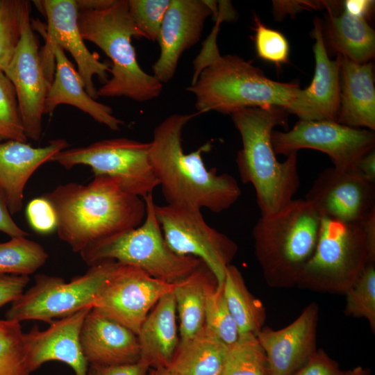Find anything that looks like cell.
Here are the masks:
<instances>
[{
    "instance_id": "cell-1",
    "label": "cell",
    "mask_w": 375,
    "mask_h": 375,
    "mask_svg": "<svg viewBox=\"0 0 375 375\" xmlns=\"http://www.w3.org/2000/svg\"><path fill=\"white\" fill-rule=\"evenodd\" d=\"M195 115L172 114L156 126L150 142V162L167 203L221 212L238 200L241 189L233 176L206 167L201 153L210 149V142L195 151H184L183 131Z\"/></svg>"
},
{
    "instance_id": "cell-2",
    "label": "cell",
    "mask_w": 375,
    "mask_h": 375,
    "mask_svg": "<svg viewBox=\"0 0 375 375\" xmlns=\"http://www.w3.org/2000/svg\"><path fill=\"white\" fill-rule=\"evenodd\" d=\"M43 197L55 210L59 238L75 253L139 226L146 216L144 199L125 192L115 178L106 176H95L88 185H60Z\"/></svg>"
},
{
    "instance_id": "cell-3",
    "label": "cell",
    "mask_w": 375,
    "mask_h": 375,
    "mask_svg": "<svg viewBox=\"0 0 375 375\" xmlns=\"http://www.w3.org/2000/svg\"><path fill=\"white\" fill-rule=\"evenodd\" d=\"M288 112L283 108H246L231 114L242 147L236 156L240 177L253 185L260 216L272 215L289 203L300 185L297 153L279 162L272 134L276 126H286Z\"/></svg>"
},
{
    "instance_id": "cell-4",
    "label": "cell",
    "mask_w": 375,
    "mask_h": 375,
    "mask_svg": "<svg viewBox=\"0 0 375 375\" xmlns=\"http://www.w3.org/2000/svg\"><path fill=\"white\" fill-rule=\"evenodd\" d=\"M299 89L294 82L267 78L260 68L238 56H221L215 45L198 56L187 90L195 97L197 114L215 111L231 115L246 108L286 110Z\"/></svg>"
},
{
    "instance_id": "cell-5",
    "label": "cell",
    "mask_w": 375,
    "mask_h": 375,
    "mask_svg": "<svg viewBox=\"0 0 375 375\" xmlns=\"http://www.w3.org/2000/svg\"><path fill=\"white\" fill-rule=\"evenodd\" d=\"M78 24L83 40L96 44L112 62L111 77L97 90V97H124L142 103L160 94L163 84L138 62L131 39L144 35L129 14L128 0H114L97 10H78Z\"/></svg>"
},
{
    "instance_id": "cell-6",
    "label": "cell",
    "mask_w": 375,
    "mask_h": 375,
    "mask_svg": "<svg viewBox=\"0 0 375 375\" xmlns=\"http://www.w3.org/2000/svg\"><path fill=\"white\" fill-rule=\"evenodd\" d=\"M322 219L305 199H294L278 211L260 216L252 233L255 254L268 282L297 283L315 252Z\"/></svg>"
},
{
    "instance_id": "cell-7",
    "label": "cell",
    "mask_w": 375,
    "mask_h": 375,
    "mask_svg": "<svg viewBox=\"0 0 375 375\" xmlns=\"http://www.w3.org/2000/svg\"><path fill=\"white\" fill-rule=\"evenodd\" d=\"M146 216L138 227L94 241L79 253L91 266L104 260L139 268L152 277L175 283L190 274L201 260L174 253L167 244L155 214L153 194L144 198Z\"/></svg>"
},
{
    "instance_id": "cell-8",
    "label": "cell",
    "mask_w": 375,
    "mask_h": 375,
    "mask_svg": "<svg viewBox=\"0 0 375 375\" xmlns=\"http://www.w3.org/2000/svg\"><path fill=\"white\" fill-rule=\"evenodd\" d=\"M119 265L114 260L100 262L69 282L59 276L38 274L34 285L12 303L6 319L50 324L84 308H92L97 295Z\"/></svg>"
},
{
    "instance_id": "cell-9",
    "label": "cell",
    "mask_w": 375,
    "mask_h": 375,
    "mask_svg": "<svg viewBox=\"0 0 375 375\" xmlns=\"http://www.w3.org/2000/svg\"><path fill=\"white\" fill-rule=\"evenodd\" d=\"M369 263L361 224L322 218L315 252L297 283L316 290L345 294Z\"/></svg>"
},
{
    "instance_id": "cell-10",
    "label": "cell",
    "mask_w": 375,
    "mask_h": 375,
    "mask_svg": "<svg viewBox=\"0 0 375 375\" xmlns=\"http://www.w3.org/2000/svg\"><path fill=\"white\" fill-rule=\"evenodd\" d=\"M149 149L150 142L112 138L85 147L65 149L51 161L67 169L78 165H87L94 176L113 178L123 190L144 199L158 186L150 162Z\"/></svg>"
},
{
    "instance_id": "cell-11",
    "label": "cell",
    "mask_w": 375,
    "mask_h": 375,
    "mask_svg": "<svg viewBox=\"0 0 375 375\" xmlns=\"http://www.w3.org/2000/svg\"><path fill=\"white\" fill-rule=\"evenodd\" d=\"M155 214L168 247L181 256L201 260L222 287L226 270L237 251L235 242L209 226L201 209L183 204L155 206Z\"/></svg>"
},
{
    "instance_id": "cell-12",
    "label": "cell",
    "mask_w": 375,
    "mask_h": 375,
    "mask_svg": "<svg viewBox=\"0 0 375 375\" xmlns=\"http://www.w3.org/2000/svg\"><path fill=\"white\" fill-rule=\"evenodd\" d=\"M272 142L276 154L288 156L300 149H315L327 154L333 167L350 170L374 149L375 134L336 121L299 119L290 131L274 130Z\"/></svg>"
},
{
    "instance_id": "cell-13",
    "label": "cell",
    "mask_w": 375,
    "mask_h": 375,
    "mask_svg": "<svg viewBox=\"0 0 375 375\" xmlns=\"http://www.w3.org/2000/svg\"><path fill=\"white\" fill-rule=\"evenodd\" d=\"M175 283L152 277L143 270L119 263L92 303V309L138 335L147 316Z\"/></svg>"
},
{
    "instance_id": "cell-14",
    "label": "cell",
    "mask_w": 375,
    "mask_h": 375,
    "mask_svg": "<svg viewBox=\"0 0 375 375\" xmlns=\"http://www.w3.org/2000/svg\"><path fill=\"white\" fill-rule=\"evenodd\" d=\"M40 2L47 20L45 44L40 55L48 81L51 84L53 79L56 67L53 49L58 46L71 53L86 92L93 99H97L93 76H97L104 84L108 80V72H110V65L101 62L85 44L78 24L76 1L42 0Z\"/></svg>"
},
{
    "instance_id": "cell-15",
    "label": "cell",
    "mask_w": 375,
    "mask_h": 375,
    "mask_svg": "<svg viewBox=\"0 0 375 375\" xmlns=\"http://www.w3.org/2000/svg\"><path fill=\"white\" fill-rule=\"evenodd\" d=\"M31 3L24 1L22 12L21 38L4 73L15 90L27 138L38 140L49 88L40 59L38 42L31 23Z\"/></svg>"
},
{
    "instance_id": "cell-16",
    "label": "cell",
    "mask_w": 375,
    "mask_h": 375,
    "mask_svg": "<svg viewBox=\"0 0 375 375\" xmlns=\"http://www.w3.org/2000/svg\"><path fill=\"white\" fill-rule=\"evenodd\" d=\"M322 218L360 224L375 208V183L356 169H324L304 198Z\"/></svg>"
},
{
    "instance_id": "cell-17",
    "label": "cell",
    "mask_w": 375,
    "mask_h": 375,
    "mask_svg": "<svg viewBox=\"0 0 375 375\" xmlns=\"http://www.w3.org/2000/svg\"><path fill=\"white\" fill-rule=\"evenodd\" d=\"M217 3L204 0H170L158 42L160 54L152 66L153 75L166 83L174 77L181 55L201 39L206 19L217 17Z\"/></svg>"
},
{
    "instance_id": "cell-18",
    "label": "cell",
    "mask_w": 375,
    "mask_h": 375,
    "mask_svg": "<svg viewBox=\"0 0 375 375\" xmlns=\"http://www.w3.org/2000/svg\"><path fill=\"white\" fill-rule=\"evenodd\" d=\"M313 23L314 76L308 87L297 91L286 111L297 115L300 120L337 122L340 103L339 61L338 58L331 60L328 57L320 19L315 18Z\"/></svg>"
},
{
    "instance_id": "cell-19",
    "label": "cell",
    "mask_w": 375,
    "mask_h": 375,
    "mask_svg": "<svg viewBox=\"0 0 375 375\" xmlns=\"http://www.w3.org/2000/svg\"><path fill=\"white\" fill-rule=\"evenodd\" d=\"M318 306L309 304L290 325L279 330L262 328L256 334L271 375H292L317 351Z\"/></svg>"
},
{
    "instance_id": "cell-20",
    "label": "cell",
    "mask_w": 375,
    "mask_h": 375,
    "mask_svg": "<svg viewBox=\"0 0 375 375\" xmlns=\"http://www.w3.org/2000/svg\"><path fill=\"white\" fill-rule=\"evenodd\" d=\"M87 307L66 317L51 322L46 330L34 326L25 333L28 365L31 372L49 361H60L70 367L75 375H88L89 364L80 343L83 322L90 310Z\"/></svg>"
},
{
    "instance_id": "cell-21",
    "label": "cell",
    "mask_w": 375,
    "mask_h": 375,
    "mask_svg": "<svg viewBox=\"0 0 375 375\" xmlns=\"http://www.w3.org/2000/svg\"><path fill=\"white\" fill-rule=\"evenodd\" d=\"M79 338L89 365L133 364L140 360L137 335L92 308L83 322Z\"/></svg>"
},
{
    "instance_id": "cell-22",
    "label": "cell",
    "mask_w": 375,
    "mask_h": 375,
    "mask_svg": "<svg viewBox=\"0 0 375 375\" xmlns=\"http://www.w3.org/2000/svg\"><path fill=\"white\" fill-rule=\"evenodd\" d=\"M68 147L65 139L51 140L40 147L17 140L0 142V192L11 215L22 209L24 188L33 174Z\"/></svg>"
},
{
    "instance_id": "cell-23",
    "label": "cell",
    "mask_w": 375,
    "mask_h": 375,
    "mask_svg": "<svg viewBox=\"0 0 375 375\" xmlns=\"http://www.w3.org/2000/svg\"><path fill=\"white\" fill-rule=\"evenodd\" d=\"M53 53L55 72L45 99L44 115H51L58 106L67 104L89 115L110 130L119 131L124 124V121L113 115L110 106L97 101L89 95L82 78L64 50L56 46Z\"/></svg>"
},
{
    "instance_id": "cell-24",
    "label": "cell",
    "mask_w": 375,
    "mask_h": 375,
    "mask_svg": "<svg viewBox=\"0 0 375 375\" xmlns=\"http://www.w3.org/2000/svg\"><path fill=\"white\" fill-rule=\"evenodd\" d=\"M340 72V103L337 122L357 128L375 130L374 67L337 56Z\"/></svg>"
},
{
    "instance_id": "cell-25",
    "label": "cell",
    "mask_w": 375,
    "mask_h": 375,
    "mask_svg": "<svg viewBox=\"0 0 375 375\" xmlns=\"http://www.w3.org/2000/svg\"><path fill=\"white\" fill-rule=\"evenodd\" d=\"M173 291L162 297L149 312L137 335L140 361L150 367H167L180 342Z\"/></svg>"
},
{
    "instance_id": "cell-26",
    "label": "cell",
    "mask_w": 375,
    "mask_h": 375,
    "mask_svg": "<svg viewBox=\"0 0 375 375\" xmlns=\"http://www.w3.org/2000/svg\"><path fill=\"white\" fill-rule=\"evenodd\" d=\"M322 26L325 44L330 49L358 63L369 62L375 55V33L366 19L353 17L344 10L328 12Z\"/></svg>"
},
{
    "instance_id": "cell-27",
    "label": "cell",
    "mask_w": 375,
    "mask_h": 375,
    "mask_svg": "<svg viewBox=\"0 0 375 375\" xmlns=\"http://www.w3.org/2000/svg\"><path fill=\"white\" fill-rule=\"evenodd\" d=\"M229 346L204 328L179 344L167 367L180 375H219Z\"/></svg>"
},
{
    "instance_id": "cell-28",
    "label": "cell",
    "mask_w": 375,
    "mask_h": 375,
    "mask_svg": "<svg viewBox=\"0 0 375 375\" xmlns=\"http://www.w3.org/2000/svg\"><path fill=\"white\" fill-rule=\"evenodd\" d=\"M214 276L201 261L190 274L175 283L173 293L179 318L180 342H185L205 326L206 288Z\"/></svg>"
},
{
    "instance_id": "cell-29",
    "label": "cell",
    "mask_w": 375,
    "mask_h": 375,
    "mask_svg": "<svg viewBox=\"0 0 375 375\" xmlns=\"http://www.w3.org/2000/svg\"><path fill=\"white\" fill-rule=\"evenodd\" d=\"M223 292L239 334L256 335L265 322V308L261 301L250 293L241 272L233 265L226 268Z\"/></svg>"
},
{
    "instance_id": "cell-30",
    "label": "cell",
    "mask_w": 375,
    "mask_h": 375,
    "mask_svg": "<svg viewBox=\"0 0 375 375\" xmlns=\"http://www.w3.org/2000/svg\"><path fill=\"white\" fill-rule=\"evenodd\" d=\"M219 375H271L266 353L256 335H239L229 347Z\"/></svg>"
},
{
    "instance_id": "cell-31",
    "label": "cell",
    "mask_w": 375,
    "mask_h": 375,
    "mask_svg": "<svg viewBox=\"0 0 375 375\" xmlns=\"http://www.w3.org/2000/svg\"><path fill=\"white\" fill-rule=\"evenodd\" d=\"M47 258V253L39 243L26 237L10 238L0 243V274L29 276Z\"/></svg>"
},
{
    "instance_id": "cell-32",
    "label": "cell",
    "mask_w": 375,
    "mask_h": 375,
    "mask_svg": "<svg viewBox=\"0 0 375 375\" xmlns=\"http://www.w3.org/2000/svg\"><path fill=\"white\" fill-rule=\"evenodd\" d=\"M25 333L19 322L0 319V375H31Z\"/></svg>"
},
{
    "instance_id": "cell-33",
    "label": "cell",
    "mask_w": 375,
    "mask_h": 375,
    "mask_svg": "<svg viewBox=\"0 0 375 375\" xmlns=\"http://www.w3.org/2000/svg\"><path fill=\"white\" fill-rule=\"evenodd\" d=\"M205 327L229 347L240 335L227 306L223 286H217L215 278L208 283L206 288Z\"/></svg>"
},
{
    "instance_id": "cell-34",
    "label": "cell",
    "mask_w": 375,
    "mask_h": 375,
    "mask_svg": "<svg viewBox=\"0 0 375 375\" xmlns=\"http://www.w3.org/2000/svg\"><path fill=\"white\" fill-rule=\"evenodd\" d=\"M347 315L368 320L375 329V262L369 263L356 283L345 293Z\"/></svg>"
},
{
    "instance_id": "cell-35",
    "label": "cell",
    "mask_w": 375,
    "mask_h": 375,
    "mask_svg": "<svg viewBox=\"0 0 375 375\" xmlns=\"http://www.w3.org/2000/svg\"><path fill=\"white\" fill-rule=\"evenodd\" d=\"M24 0H0V70L10 62L21 38Z\"/></svg>"
},
{
    "instance_id": "cell-36",
    "label": "cell",
    "mask_w": 375,
    "mask_h": 375,
    "mask_svg": "<svg viewBox=\"0 0 375 375\" xmlns=\"http://www.w3.org/2000/svg\"><path fill=\"white\" fill-rule=\"evenodd\" d=\"M14 86L0 70V142H27Z\"/></svg>"
},
{
    "instance_id": "cell-37",
    "label": "cell",
    "mask_w": 375,
    "mask_h": 375,
    "mask_svg": "<svg viewBox=\"0 0 375 375\" xmlns=\"http://www.w3.org/2000/svg\"><path fill=\"white\" fill-rule=\"evenodd\" d=\"M170 0H128L129 14L144 38L158 42Z\"/></svg>"
},
{
    "instance_id": "cell-38",
    "label": "cell",
    "mask_w": 375,
    "mask_h": 375,
    "mask_svg": "<svg viewBox=\"0 0 375 375\" xmlns=\"http://www.w3.org/2000/svg\"><path fill=\"white\" fill-rule=\"evenodd\" d=\"M254 44L258 56L277 67L288 62L290 46L280 31L266 26L254 15Z\"/></svg>"
},
{
    "instance_id": "cell-39",
    "label": "cell",
    "mask_w": 375,
    "mask_h": 375,
    "mask_svg": "<svg viewBox=\"0 0 375 375\" xmlns=\"http://www.w3.org/2000/svg\"><path fill=\"white\" fill-rule=\"evenodd\" d=\"M26 215L31 227L41 234L56 230L57 217L51 203L43 196L32 199L27 205Z\"/></svg>"
},
{
    "instance_id": "cell-40",
    "label": "cell",
    "mask_w": 375,
    "mask_h": 375,
    "mask_svg": "<svg viewBox=\"0 0 375 375\" xmlns=\"http://www.w3.org/2000/svg\"><path fill=\"white\" fill-rule=\"evenodd\" d=\"M340 372L338 363L320 349L292 375H339Z\"/></svg>"
},
{
    "instance_id": "cell-41",
    "label": "cell",
    "mask_w": 375,
    "mask_h": 375,
    "mask_svg": "<svg viewBox=\"0 0 375 375\" xmlns=\"http://www.w3.org/2000/svg\"><path fill=\"white\" fill-rule=\"evenodd\" d=\"M273 10L276 19H281L287 15L295 14L303 9L326 8L334 10L338 7V1H273Z\"/></svg>"
},
{
    "instance_id": "cell-42",
    "label": "cell",
    "mask_w": 375,
    "mask_h": 375,
    "mask_svg": "<svg viewBox=\"0 0 375 375\" xmlns=\"http://www.w3.org/2000/svg\"><path fill=\"white\" fill-rule=\"evenodd\" d=\"M29 280L26 275L0 274V307L18 299Z\"/></svg>"
},
{
    "instance_id": "cell-43",
    "label": "cell",
    "mask_w": 375,
    "mask_h": 375,
    "mask_svg": "<svg viewBox=\"0 0 375 375\" xmlns=\"http://www.w3.org/2000/svg\"><path fill=\"white\" fill-rule=\"evenodd\" d=\"M150 367L141 361L133 364L103 366L90 365L88 375H147Z\"/></svg>"
},
{
    "instance_id": "cell-44",
    "label": "cell",
    "mask_w": 375,
    "mask_h": 375,
    "mask_svg": "<svg viewBox=\"0 0 375 375\" xmlns=\"http://www.w3.org/2000/svg\"><path fill=\"white\" fill-rule=\"evenodd\" d=\"M0 231L10 238L27 237L28 233L22 229L13 220L7 206L6 201L0 192Z\"/></svg>"
},
{
    "instance_id": "cell-45",
    "label": "cell",
    "mask_w": 375,
    "mask_h": 375,
    "mask_svg": "<svg viewBox=\"0 0 375 375\" xmlns=\"http://www.w3.org/2000/svg\"><path fill=\"white\" fill-rule=\"evenodd\" d=\"M363 232L369 262H375V208L360 224Z\"/></svg>"
},
{
    "instance_id": "cell-46",
    "label": "cell",
    "mask_w": 375,
    "mask_h": 375,
    "mask_svg": "<svg viewBox=\"0 0 375 375\" xmlns=\"http://www.w3.org/2000/svg\"><path fill=\"white\" fill-rule=\"evenodd\" d=\"M343 10L356 17L365 19L369 15L374 5V1L347 0L342 3Z\"/></svg>"
},
{
    "instance_id": "cell-47",
    "label": "cell",
    "mask_w": 375,
    "mask_h": 375,
    "mask_svg": "<svg viewBox=\"0 0 375 375\" xmlns=\"http://www.w3.org/2000/svg\"><path fill=\"white\" fill-rule=\"evenodd\" d=\"M356 170L368 180L375 183V151L364 156L358 162Z\"/></svg>"
},
{
    "instance_id": "cell-48",
    "label": "cell",
    "mask_w": 375,
    "mask_h": 375,
    "mask_svg": "<svg viewBox=\"0 0 375 375\" xmlns=\"http://www.w3.org/2000/svg\"><path fill=\"white\" fill-rule=\"evenodd\" d=\"M78 10H97L111 5L114 0H76Z\"/></svg>"
},
{
    "instance_id": "cell-49",
    "label": "cell",
    "mask_w": 375,
    "mask_h": 375,
    "mask_svg": "<svg viewBox=\"0 0 375 375\" xmlns=\"http://www.w3.org/2000/svg\"><path fill=\"white\" fill-rule=\"evenodd\" d=\"M339 375H369L367 369L361 366H358L347 371H341Z\"/></svg>"
},
{
    "instance_id": "cell-50",
    "label": "cell",
    "mask_w": 375,
    "mask_h": 375,
    "mask_svg": "<svg viewBox=\"0 0 375 375\" xmlns=\"http://www.w3.org/2000/svg\"><path fill=\"white\" fill-rule=\"evenodd\" d=\"M156 375H180L175 372H173L166 367H161L155 369Z\"/></svg>"
},
{
    "instance_id": "cell-51",
    "label": "cell",
    "mask_w": 375,
    "mask_h": 375,
    "mask_svg": "<svg viewBox=\"0 0 375 375\" xmlns=\"http://www.w3.org/2000/svg\"><path fill=\"white\" fill-rule=\"evenodd\" d=\"M149 375H156V371L155 369H153L150 371Z\"/></svg>"
}]
</instances>
